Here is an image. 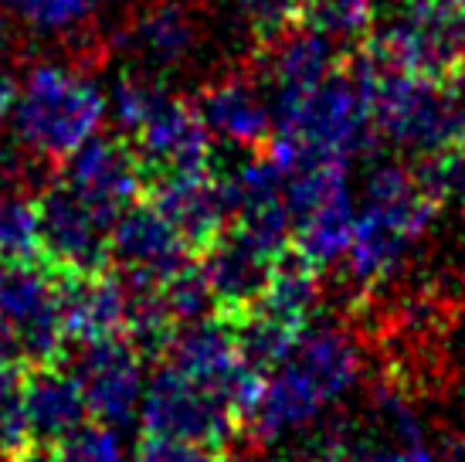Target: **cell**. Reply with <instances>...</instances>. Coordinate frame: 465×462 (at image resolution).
<instances>
[{
	"mask_svg": "<svg viewBox=\"0 0 465 462\" xmlns=\"http://www.w3.org/2000/svg\"><path fill=\"white\" fill-rule=\"evenodd\" d=\"M109 103L82 65L31 62L11 109L14 143L45 164H62L75 146L95 136Z\"/></svg>",
	"mask_w": 465,
	"mask_h": 462,
	"instance_id": "obj_1",
	"label": "cell"
},
{
	"mask_svg": "<svg viewBox=\"0 0 465 462\" xmlns=\"http://www.w3.org/2000/svg\"><path fill=\"white\" fill-rule=\"evenodd\" d=\"M272 123H275L272 133L296 140L310 164L316 160L347 164L350 156L363 154L377 143L367 89L347 62H340L333 75L320 82L310 95L275 109Z\"/></svg>",
	"mask_w": 465,
	"mask_h": 462,
	"instance_id": "obj_2",
	"label": "cell"
},
{
	"mask_svg": "<svg viewBox=\"0 0 465 462\" xmlns=\"http://www.w3.org/2000/svg\"><path fill=\"white\" fill-rule=\"evenodd\" d=\"M285 211L292 225V245L310 266L323 272L347 256L357 228L343 160H316L285 180Z\"/></svg>",
	"mask_w": 465,
	"mask_h": 462,
	"instance_id": "obj_3",
	"label": "cell"
},
{
	"mask_svg": "<svg viewBox=\"0 0 465 462\" xmlns=\"http://www.w3.org/2000/svg\"><path fill=\"white\" fill-rule=\"evenodd\" d=\"M0 326L11 334L21 360H62L68 344L62 334L58 269L45 258H0Z\"/></svg>",
	"mask_w": 465,
	"mask_h": 462,
	"instance_id": "obj_4",
	"label": "cell"
},
{
	"mask_svg": "<svg viewBox=\"0 0 465 462\" xmlns=\"http://www.w3.org/2000/svg\"><path fill=\"white\" fill-rule=\"evenodd\" d=\"M143 432L224 452L232 438L242 436V425L218 387L201 385L167 364L143 391Z\"/></svg>",
	"mask_w": 465,
	"mask_h": 462,
	"instance_id": "obj_5",
	"label": "cell"
},
{
	"mask_svg": "<svg viewBox=\"0 0 465 462\" xmlns=\"http://www.w3.org/2000/svg\"><path fill=\"white\" fill-rule=\"evenodd\" d=\"M255 72H259L265 95H269L272 113L292 105L296 99L310 95L320 82L333 75L340 68V41L323 35L310 21L296 17L282 31L269 35L252 48Z\"/></svg>",
	"mask_w": 465,
	"mask_h": 462,
	"instance_id": "obj_6",
	"label": "cell"
},
{
	"mask_svg": "<svg viewBox=\"0 0 465 462\" xmlns=\"http://www.w3.org/2000/svg\"><path fill=\"white\" fill-rule=\"evenodd\" d=\"M282 252L285 248L269 245L255 231H248L245 225L228 221V228L221 231L218 242L197 258L207 276L211 296H214L211 313L238 326L248 316V309L259 303V296L265 293L272 269H275Z\"/></svg>",
	"mask_w": 465,
	"mask_h": 462,
	"instance_id": "obj_7",
	"label": "cell"
},
{
	"mask_svg": "<svg viewBox=\"0 0 465 462\" xmlns=\"http://www.w3.org/2000/svg\"><path fill=\"white\" fill-rule=\"evenodd\" d=\"M62 184L85 201L103 221L119 218L123 207L140 201L146 191V170L130 136H89L62 160Z\"/></svg>",
	"mask_w": 465,
	"mask_h": 462,
	"instance_id": "obj_8",
	"label": "cell"
},
{
	"mask_svg": "<svg viewBox=\"0 0 465 462\" xmlns=\"http://www.w3.org/2000/svg\"><path fill=\"white\" fill-rule=\"evenodd\" d=\"M38 231L41 258L62 272H95L113 266L109 258V231L113 225L103 221L68 184L54 177L38 194Z\"/></svg>",
	"mask_w": 465,
	"mask_h": 462,
	"instance_id": "obj_9",
	"label": "cell"
},
{
	"mask_svg": "<svg viewBox=\"0 0 465 462\" xmlns=\"http://www.w3.org/2000/svg\"><path fill=\"white\" fill-rule=\"evenodd\" d=\"M204 17L191 0H146L116 31V41L133 52L136 65L156 75L187 68L204 48Z\"/></svg>",
	"mask_w": 465,
	"mask_h": 462,
	"instance_id": "obj_10",
	"label": "cell"
},
{
	"mask_svg": "<svg viewBox=\"0 0 465 462\" xmlns=\"http://www.w3.org/2000/svg\"><path fill=\"white\" fill-rule=\"evenodd\" d=\"M65 364L82 385L92 422L109 425V428L133 422V411L143 401V364L146 360L123 336L82 346V354L75 360L65 357Z\"/></svg>",
	"mask_w": 465,
	"mask_h": 462,
	"instance_id": "obj_11",
	"label": "cell"
},
{
	"mask_svg": "<svg viewBox=\"0 0 465 462\" xmlns=\"http://www.w3.org/2000/svg\"><path fill=\"white\" fill-rule=\"evenodd\" d=\"M143 197L160 207V215L181 231L191 256L201 258L221 238L232 221V205L224 184L214 170H191V174H167L146 184Z\"/></svg>",
	"mask_w": 465,
	"mask_h": 462,
	"instance_id": "obj_12",
	"label": "cell"
},
{
	"mask_svg": "<svg viewBox=\"0 0 465 462\" xmlns=\"http://www.w3.org/2000/svg\"><path fill=\"white\" fill-rule=\"evenodd\" d=\"M109 258L119 272L126 276H143L153 283H167L177 269L191 262V248L181 238L160 207L150 205L146 197L133 201L130 207L119 211L109 231Z\"/></svg>",
	"mask_w": 465,
	"mask_h": 462,
	"instance_id": "obj_13",
	"label": "cell"
},
{
	"mask_svg": "<svg viewBox=\"0 0 465 462\" xmlns=\"http://www.w3.org/2000/svg\"><path fill=\"white\" fill-rule=\"evenodd\" d=\"M194 109L211 136L242 146L262 150L272 140V105L262 82L248 75L245 68H228L221 75L207 78L194 95Z\"/></svg>",
	"mask_w": 465,
	"mask_h": 462,
	"instance_id": "obj_14",
	"label": "cell"
},
{
	"mask_svg": "<svg viewBox=\"0 0 465 462\" xmlns=\"http://www.w3.org/2000/svg\"><path fill=\"white\" fill-rule=\"evenodd\" d=\"M58 306H62V334L68 350L123 336V323H126L123 276L116 266L95 272L58 269Z\"/></svg>",
	"mask_w": 465,
	"mask_h": 462,
	"instance_id": "obj_15",
	"label": "cell"
},
{
	"mask_svg": "<svg viewBox=\"0 0 465 462\" xmlns=\"http://www.w3.org/2000/svg\"><path fill=\"white\" fill-rule=\"evenodd\" d=\"M133 146L143 160L146 184L167 174H191L211 167V133L201 123L194 103L170 95L143 129L133 136Z\"/></svg>",
	"mask_w": 465,
	"mask_h": 462,
	"instance_id": "obj_16",
	"label": "cell"
},
{
	"mask_svg": "<svg viewBox=\"0 0 465 462\" xmlns=\"http://www.w3.org/2000/svg\"><path fill=\"white\" fill-rule=\"evenodd\" d=\"M25 411L31 442H41V446H58L85 422H92L82 385L65 357L27 364Z\"/></svg>",
	"mask_w": 465,
	"mask_h": 462,
	"instance_id": "obj_17",
	"label": "cell"
},
{
	"mask_svg": "<svg viewBox=\"0 0 465 462\" xmlns=\"http://www.w3.org/2000/svg\"><path fill=\"white\" fill-rule=\"evenodd\" d=\"M11 21L38 41H58L72 52V65H92L103 58L99 38V0H0Z\"/></svg>",
	"mask_w": 465,
	"mask_h": 462,
	"instance_id": "obj_18",
	"label": "cell"
},
{
	"mask_svg": "<svg viewBox=\"0 0 465 462\" xmlns=\"http://www.w3.org/2000/svg\"><path fill=\"white\" fill-rule=\"evenodd\" d=\"M163 360L173 371L187 374V377H194L201 385L218 387V391L245 364L234 326L228 320L214 316V313H207L201 320L181 323Z\"/></svg>",
	"mask_w": 465,
	"mask_h": 462,
	"instance_id": "obj_19",
	"label": "cell"
},
{
	"mask_svg": "<svg viewBox=\"0 0 465 462\" xmlns=\"http://www.w3.org/2000/svg\"><path fill=\"white\" fill-rule=\"evenodd\" d=\"M323 405L326 398L320 395V387L312 385L292 360H285L265 381V395L248 425V436H255L259 442H279L285 432L310 425L323 411Z\"/></svg>",
	"mask_w": 465,
	"mask_h": 462,
	"instance_id": "obj_20",
	"label": "cell"
},
{
	"mask_svg": "<svg viewBox=\"0 0 465 462\" xmlns=\"http://www.w3.org/2000/svg\"><path fill=\"white\" fill-rule=\"evenodd\" d=\"M289 360L310 377L312 385L320 387V395L326 401L340 398L357 381V367H361L353 344L343 334H336V330L306 334Z\"/></svg>",
	"mask_w": 465,
	"mask_h": 462,
	"instance_id": "obj_21",
	"label": "cell"
},
{
	"mask_svg": "<svg viewBox=\"0 0 465 462\" xmlns=\"http://www.w3.org/2000/svg\"><path fill=\"white\" fill-rule=\"evenodd\" d=\"M170 99L167 85H163V75H156L150 68H126L123 75L113 82V92H109V116L116 119V126L123 136H136L143 129V123L160 109V105Z\"/></svg>",
	"mask_w": 465,
	"mask_h": 462,
	"instance_id": "obj_22",
	"label": "cell"
},
{
	"mask_svg": "<svg viewBox=\"0 0 465 462\" xmlns=\"http://www.w3.org/2000/svg\"><path fill=\"white\" fill-rule=\"evenodd\" d=\"M299 17L336 41H363L374 27V0H302Z\"/></svg>",
	"mask_w": 465,
	"mask_h": 462,
	"instance_id": "obj_23",
	"label": "cell"
},
{
	"mask_svg": "<svg viewBox=\"0 0 465 462\" xmlns=\"http://www.w3.org/2000/svg\"><path fill=\"white\" fill-rule=\"evenodd\" d=\"M41 231L35 197L21 191L0 194V258H38Z\"/></svg>",
	"mask_w": 465,
	"mask_h": 462,
	"instance_id": "obj_24",
	"label": "cell"
},
{
	"mask_svg": "<svg viewBox=\"0 0 465 462\" xmlns=\"http://www.w3.org/2000/svg\"><path fill=\"white\" fill-rule=\"evenodd\" d=\"M221 11L228 17V25L255 48L259 41L296 21L299 0H221Z\"/></svg>",
	"mask_w": 465,
	"mask_h": 462,
	"instance_id": "obj_25",
	"label": "cell"
},
{
	"mask_svg": "<svg viewBox=\"0 0 465 462\" xmlns=\"http://www.w3.org/2000/svg\"><path fill=\"white\" fill-rule=\"evenodd\" d=\"M27 360H0V456L31 442L25 411Z\"/></svg>",
	"mask_w": 465,
	"mask_h": 462,
	"instance_id": "obj_26",
	"label": "cell"
},
{
	"mask_svg": "<svg viewBox=\"0 0 465 462\" xmlns=\"http://www.w3.org/2000/svg\"><path fill=\"white\" fill-rule=\"evenodd\" d=\"M160 289H163V299H167L170 313L177 316V323L201 320V316H207L214 309V296H211L207 276L197 258H191L183 269L173 272Z\"/></svg>",
	"mask_w": 465,
	"mask_h": 462,
	"instance_id": "obj_27",
	"label": "cell"
},
{
	"mask_svg": "<svg viewBox=\"0 0 465 462\" xmlns=\"http://www.w3.org/2000/svg\"><path fill=\"white\" fill-rule=\"evenodd\" d=\"M54 462H126L123 446L109 425L85 422L78 432L54 446Z\"/></svg>",
	"mask_w": 465,
	"mask_h": 462,
	"instance_id": "obj_28",
	"label": "cell"
},
{
	"mask_svg": "<svg viewBox=\"0 0 465 462\" xmlns=\"http://www.w3.org/2000/svg\"><path fill=\"white\" fill-rule=\"evenodd\" d=\"M221 452L201 449L191 442H177V438H160L143 432L136 449H133V462H218Z\"/></svg>",
	"mask_w": 465,
	"mask_h": 462,
	"instance_id": "obj_29",
	"label": "cell"
},
{
	"mask_svg": "<svg viewBox=\"0 0 465 462\" xmlns=\"http://www.w3.org/2000/svg\"><path fill=\"white\" fill-rule=\"evenodd\" d=\"M445 92H449L455 143H465V68H459V72H452V75L445 78Z\"/></svg>",
	"mask_w": 465,
	"mask_h": 462,
	"instance_id": "obj_30",
	"label": "cell"
},
{
	"mask_svg": "<svg viewBox=\"0 0 465 462\" xmlns=\"http://www.w3.org/2000/svg\"><path fill=\"white\" fill-rule=\"evenodd\" d=\"M371 452L357 446V442H347V438H333L330 446L320 449V456H312L310 462H367Z\"/></svg>",
	"mask_w": 465,
	"mask_h": 462,
	"instance_id": "obj_31",
	"label": "cell"
},
{
	"mask_svg": "<svg viewBox=\"0 0 465 462\" xmlns=\"http://www.w3.org/2000/svg\"><path fill=\"white\" fill-rule=\"evenodd\" d=\"M367 462H431V456H428V449L421 442H401L398 449L371 452Z\"/></svg>",
	"mask_w": 465,
	"mask_h": 462,
	"instance_id": "obj_32",
	"label": "cell"
},
{
	"mask_svg": "<svg viewBox=\"0 0 465 462\" xmlns=\"http://www.w3.org/2000/svg\"><path fill=\"white\" fill-rule=\"evenodd\" d=\"M0 462H54V446H41V442H27L21 449L0 456Z\"/></svg>",
	"mask_w": 465,
	"mask_h": 462,
	"instance_id": "obj_33",
	"label": "cell"
},
{
	"mask_svg": "<svg viewBox=\"0 0 465 462\" xmlns=\"http://www.w3.org/2000/svg\"><path fill=\"white\" fill-rule=\"evenodd\" d=\"M14 99H17V78L7 65H0V123L11 119Z\"/></svg>",
	"mask_w": 465,
	"mask_h": 462,
	"instance_id": "obj_34",
	"label": "cell"
},
{
	"mask_svg": "<svg viewBox=\"0 0 465 462\" xmlns=\"http://www.w3.org/2000/svg\"><path fill=\"white\" fill-rule=\"evenodd\" d=\"M14 45V21L11 14H7V7L0 4V52H7Z\"/></svg>",
	"mask_w": 465,
	"mask_h": 462,
	"instance_id": "obj_35",
	"label": "cell"
},
{
	"mask_svg": "<svg viewBox=\"0 0 465 462\" xmlns=\"http://www.w3.org/2000/svg\"><path fill=\"white\" fill-rule=\"evenodd\" d=\"M455 27H459V48H462V65H465V7L455 11Z\"/></svg>",
	"mask_w": 465,
	"mask_h": 462,
	"instance_id": "obj_36",
	"label": "cell"
},
{
	"mask_svg": "<svg viewBox=\"0 0 465 462\" xmlns=\"http://www.w3.org/2000/svg\"><path fill=\"white\" fill-rule=\"evenodd\" d=\"M401 7H418V4H431V0H398Z\"/></svg>",
	"mask_w": 465,
	"mask_h": 462,
	"instance_id": "obj_37",
	"label": "cell"
},
{
	"mask_svg": "<svg viewBox=\"0 0 465 462\" xmlns=\"http://www.w3.org/2000/svg\"><path fill=\"white\" fill-rule=\"evenodd\" d=\"M191 4H201V0H191Z\"/></svg>",
	"mask_w": 465,
	"mask_h": 462,
	"instance_id": "obj_38",
	"label": "cell"
},
{
	"mask_svg": "<svg viewBox=\"0 0 465 462\" xmlns=\"http://www.w3.org/2000/svg\"><path fill=\"white\" fill-rule=\"evenodd\" d=\"M299 4H302V0H299Z\"/></svg>",
	"mask_w": 465,
	"mask_h": 462,
	"instance_id": "obj_39",
	"label": "cell"
}]
</instances>
